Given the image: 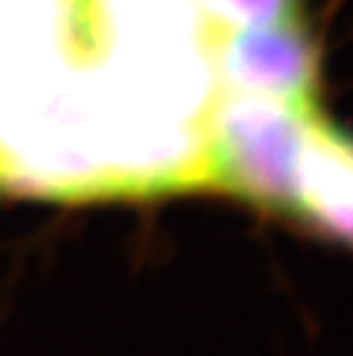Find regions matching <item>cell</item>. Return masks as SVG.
Instances as JSON below:
<instances>
[{"label": "cell", "instance_id": "cell-4", "mask_svg": "<svg viewBox=\"0 0 353 356\" xmlns=\"http://www.w3.org/2000/svg\"><path fill=\"white\" fill-rule=\"evenodd\" d=\"M221 30H243L300 19V0H198Z\"/></svg>", "mask_w": 353, "mask_h": 356}, {"label": "cell", "instance_id": "cell-2", "mask_svg": "<svg viewBox=\"0 0 353 356\" xmlns=\"http://www.w3.org/2000/svg\"><path fill=\"white\" fill-rule=\"evenodd\" d=\"M223 90L287 102H317L321 49L303 17L223 30L216 51Z\"/></svg>", "mask_w": 353, "mask_h": 356}, {"label": "cell", "instance_id": "cell-3", "mask_svg": "<svg viewBox=\"0 0 353 356\" xmlns=\"http://www.w3.org/2000/svg\"><path fill=\"white\" fill-rule=\"evenodd\" d=\"M289 216L353 246V134L324 113L300 149Z\"/></svg>", "mask_w": 353, "mask_h": 356}, {"label": "cell", "instance_id": "cell-1", "mask_svg": "<svg viewBox=\"0 0 353 356\" xmlns=\"http://www.w3.org/2000/svg\"><path fill=\"white\" fill-rule=\"evenodd\" d=\"M319 113V102L223 90L209 118L212 188L289 216L296 163Z\"/></svg>", "mask_w": 353, "mask_h": 356}]
</instances>
